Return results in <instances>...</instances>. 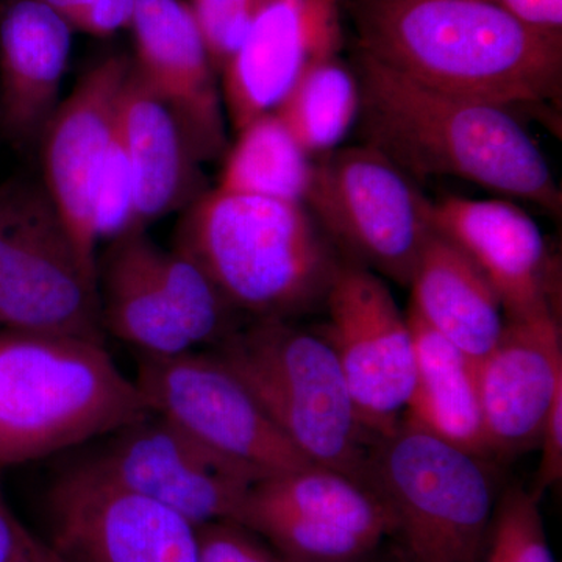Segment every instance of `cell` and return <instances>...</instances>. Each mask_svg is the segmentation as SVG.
Wrapping results in <instances>:
<instances>
[{"mask_svg":"<svg viewBox=\"0 0 562 562\" xmlns=\"http://www.w3.org/2000/svg\"><path fill=\"white\" fill-rule=\"evenodd\" d=\"M133 69L179 122L198 162L228 151L227 114L216 68L183 0H136Z\"/></svg>","mask_w":562,"mask_h":562,"instance_id":"16","label":"cell"},{"mask_svg":"<svg viewBox=\"0 0 562 562\" xmlns=\"http://www.w3.org/2000/svg\"><path fill=\"white\" fill-rule=\"evenodd\" d=\"M157 249L144 228L111 239L98 272L99 299L103 330L136 353L168 357L194 347L162 291L155 265Z\"/></svg>","mask_w":562,"mask_h":562,"instance_id":"22","label":"cell"},{"mask_svg":"<svg viewBox=\"0 0 562 562\" xmlns=\"http://www.w3.org/2000/svg\"><path fill=\"white\" fill-rule=\"evenodd\" d=\"M362 144L409 177H453L558 214L561 191L516 114L424 87L360 54Z\"/></svg>","mask_w":562,"mask_h":562,"instance_id":"2","label":"cell"},{"mask_svg":"<svg viewBox=\"0 0 562 562\" xmlns=\"http://www.w3.org/2000/svg\"><path fill=\"white\" fill-rule=\"evenodd\" d=\"M92 213L98 243L101 239L111 241L138 228L135 216V180L117 125L99 176Z\"/></svg>","mask_w":562,"mask_h":562,"instance_id":"28","label":"cell"},{"mask_svg":"<svg viewBox=\"0 0 562 562\" xmlns=\"http://www.w3.org/2000/svg\"><path fill=\"white\" fill-rule=\"evenodd\" d=\"M430 224L486 277L506 319L560 317L557 266L541 228L516 203L454 195L431 202Z\"/></svg>","mask_w":562,"mask_h":562,"instance_id":"17","label":"cell"},{"mask_svg":"<svg viewBox=\"0 0 562 562\" xmlns=\"http://www.w3.org/2000/svg\"><path fill=\"white\" fill-rule=\"evenodd\" d=\"M324 306L322 338L341 366L358 420L384 438L402 424L416 380L408 319L382 277L353 261L339 265Z\"/></svg>","mask_w":562,"mask_h":562,"instance_id":"11","label":"cell"},{"mask_svg":"<svg viewBox=\"0 0 562 562\" xmlns=\"http://www.w3.org/2000/svg\"><path fill=\"white\" fill-rule=\"evenodd\" d=\"M303 205L350 261L408 286L432 233L431 201L386 155L360 144L316 158Z\"/></svg>","mask_w":562,"mask_h":562,"instance_id":"8","label":"cell"},{"mask_svg":"<svg viewBox=\"0 0 562 562\" xmlns=\"http://www.w3.org/2000/svg\"><path fill=\"white\" fill-rule=\"evenodd\" d=\"M0 330L102 342L98 268L88 265L44 187H0Z\"/></svg>","mask_w":562,"mask_h":562,"instance_id":"7","label":"cell"},{"mask_svg":"<svg viewBox=\"0 0 562 562\" xmlns=\"http://www.w3.org/2000/svg\"><path fill=\"white\" fill-rule=\"evenodd\" d=\"M482 562H557L535 492L524 486L501 492Z\"/></svg>","mask_w":562,"mask_h":562,"instance_id":"27","label":"cell"},{"mask_svg":"<svg viewBox=\"0 0 562 562\" xmlns=\"http://www.w3.org/2000/svg\"><path fill=\"white\" fill-rule=\"evenodd\" d=\"M158 279L191 346H216L236 325L235 310L198 262L181 251L158 246Z\"/></svg>","mask_w":562,"mask_h":562,"instance_id":"26","label":"cell"},{"mask_svg":"<svg viewBox=\"0 0 562 562\" xmlns=\"http://www.w3.org/2000/svg\"><path fill=\"white\" fill-rule=\"evenodd\" d=\"M210 351L306 460L371 484L369 432L358 420L341 366L322 336L291 321L251 319Z\"/></svg>","mask_w":562,"mask_h":562,"instance_id":"5","label":"cell"},{"mask_svg":"<svg viewBox=\"0 0 562 562\" xmlns=\"http://www.w3.org/2000/svg\"><path fill=\"white\" fill-rule=\"evenodd\" d=\"M33 562H63L60 558L57 557L49 546L46 542L41 541V539H35V552H33Z\"/></svg>","mask_w":562,"mask_h":562,"instance_id":"35","label":"cell"},{"mask_svg":"<svg viewBox=\"0 0 562 562\" xmlns=\"http://www.w3.org/2000/svg\"><path fill=\"white\" fill-rule=\"evenodd\" d=\"M187 3L211 63L221 74L249 29L257 0H188Z\"/></svg>","mask_w":562,"mask_h":562,"instance_id":"29","label":"cell"},{"mask_svg":"<svg viewBox=\"0 0 562 562\" xmlns=\"http://www.w3.org/2000/svg\"><path fill=\"white\" fill-rule=\"evenodd\" d=\"M364 562H368V561H364Z\"/></svg>","mask_w":562,"mask_h":562,"instance_id":"36","label":"cell"},{"mask_svg":"<svg viewBox=\"0 0 562 562\" xmlns=\"http://www.w3.org/2000/svg\"><path fill=\"white\" fill-rule=\"evenodd\" d=\"M150 414L102 342L0 330V468L106 438Z\"/></svg>","mask_w":562,"mask_h":562,"instance_id":"4","label":"cell"},{"mask_svg":"<svg viewBox=\"0 0 562 562\" xmlns=\"http://www.w3.org/2000/svg\"><path fill=\"white\" fill-rule=\"evenodd\" d=\"M490 457L535 449L554 395L562 390L560 317L506 319L497 344L476 361Z\"/></svg>","mask_w":562,"mask_h":562,"instance_id":"18","label":"cell"},{"mask_svg":"<svg viewBox=\"0 0 562 562\" xmlns=\"http://www.w3.org/2000/svg\"><path fill=\"white\" fill-rule=\"evenodd\" d=\"M233 520L288 562H364L397 528L375 487L317 464L258 480Z\"/></svg>","mask_w":562,"mask_h":562,"instance_id":"9","label":"cell"},{"mask_svg":"<svg viewBox=\"0 0 562 562\" xmlns=\"http://www.w3.org/2000/svg\"><path fill=\"white\" fill-rule=\"evenodd\" d=\"M35 539L11 513L0 486V562H33Z\"/></svg>","mask_w":562,"mask_h":562,"instance_id":"33","label":"cell"},{"mask_svg":"<svg viewBox=\"0 0 562 562\" xmlns=\"http://www.w3.org/2000/svg\"><path fill=\"white\" fill-rule=\"evenodd\" d=\"M72 29L41 0L0 11V127L18 146L43 138L60 105Z\"/></svg>","mask_w":562,"mask_h":562,"instance_id":"19","label":"cell"},{"mask_svg":"<svg viewBox=\"0 0 562 562\" xmlns=\"http://www.w3.org/2000/svg\"><path fill=\"white\" fill-rule=\"evenodd\" d=\"M198 562H288L257 532L225 519L198 527Z\"/></svg>","mask_w":562,"mask_h":562,"instance_id":"30","label":"cell"},{"mask_svg":"<svg viewBox=\"0 0 562 562\" xmlns=\"http://www.w3.org/2000/svg\"><path fill=\"white\" fill-rule=\"evenodd\" d=\"M135 383L151 413L233 461L265 475L313 464L211 351L138 353Z\"/></svg>","mask_w":562,"mask_h":562,"instance_id":"10","label":"cell"},{"mask_svg":"<svg viewBox=\"0 0 562 562\" xmlns=\"http://www.w3.org/2000/svg\"><path fill=\"white\" fill-rule=\"evenodd\" d=\"M132 60L111 55L92 66L58 105L43 138L44 190L77 249L98 268L92 224L95 188L117 125Z\"/></svg>","mask_w":562,"mask_h":562,"instance_id":"15","label":"cell"},{"mask_svg":"<svg viewBox=\"0 0 562 562\" xmlns=\"http://www.w3.org/2000/svg\"><path fill=\"white\" fill-rule=\"evenodd\" d=\"M117 128L135 180L136 227L190 206L201 198L202 177L171 110L133 66L122 90Z\"/></svg>","mask_w":562,"mask_h":562,"instance_id":"20","label":"cell"},{"mask_svg":"<svg viewBox=\"0 0 562 562\" xmlns=\"http://www.w3.org/2000/svg\"><path fill=\"white\" fill-rule=\"evenodd\" d=\"M360 102L357 74L335 55L306 70L273 113L316 160L357 125Z\"/></svg>","mask_w":562,"mask_h":562,"instance_id":"25","label":"cell"},{"mask_svg":"<svg viewBox=\"0 0 562 562\" xmlns=\"http://www.w3.org/2000/svg\"><path fill=\"white\" fill-rule=\"evenodd\" d=\"M72 31L92 36L114 35L131 29L136 0H41Z\"/></svg>","mask_w":562,"mask_h":562,"instance_id":"31","label":"cell"},{"mask_svg":"<svg viewBox=\"0 0 562 562\" xmlns=\"http://www.w3.org/2000/svg\"><path fill=\"white\" fill-rule=\"evenodd\" d=\"M416 353V380L403 420L435 438L487 460L486 431L480 403L476 361L406 314Z\"/></svg>","mask_w":562,"mask_h":562,"instance_id":"23","label":"cell"},{"mask_svg":"<svg viewBox=\"0 0 562 562\" xmlns=\"http://www.w3.org/2000/svg\"><path fill=\"white\" fill-rule=\"evenodd\" d=\"M484 462L405 420L376 439L369 480L394 513L403 562H482L501 497Z\"/></svg>","mask_w":562,"mask_h":562,"instance_id":"6","label":"cell"},{"mask_svg":"<svg viewBox=\"0 0 562 562\" xmlns=\"http://www.w3.org/2000/svg\"><path fill=\"white\" fill-rule=\"evenodd\" d=\"M408 286L409 312L473 361L497 344L506 324L501 299L480 269L443 236L431 233Z\"/></svg>","mask_w":562,"mask_h":562,"instance_id":"21","label":"cell"},{"mask_svg":"<svg viewBox=\"0 0 562 562\" xmlns=\"http://www.w3.org/2000/svg\"><path fill=\"white\" fill-rule=\"evenodd\" d=\"M539 446H541V461L536 472L532 492L541 497L543 491L558 486L562 480V390L557 392L547 413Z\"/></svg>","mask_w":562,"mask_h":562,"instance_id":"32","label":"cell"},{"mask_svg":"<svg viewBox=\"0 0 562 562\" xmlns=\"http://www.w3.org/2000/svg\"><path fill=\"white\" fill-rule=\"evenodd\" d=\"M50 547L63 562H198V527L125 490L87 461L47 492Z\"/></svg>","mask_w":562,"mask_h":562,"instance_id":"12","label":"cell"},{"mask_svg":"<svg viewBox=\"0 0 562 562\" xmlns=\"http://www.w3.org/2000/svg\"><path fill=\"white\" fill-rule=\"evenodd\" d=\"M313 172L314 158L272 111L238 132V139L227 151L217 190L303 203Z\"/></svg>","mask_w":562,"mask_h":562,"instance_id":"24","label":"cell"},{"mask_svg":"<svg viewBox=\"0 0 562 562\" xmlns=\"http://www.w3.org/2000/svg\"><path fill=\"white\" fill-rule=\"evenodd\" d=\"M173 249L198 262L236 313L291 321L324 305L341 261L303 203L222 190L187 209Z\"/></svg>","mask_w":562,"mask_h":562,"instance_id":"3","label":"cell"},{"mask_svg":"<svg viewBox=\"0 0 562 562\" xmlns=\"http://www.w3.org/2000/svg\"><path fill=\"white\" fill-rule=\"evenodd\" d=\"M341 46L339 0H257L249 29L221 72L233 128L272 113L306 70Z\"/></svg>","mask_w":562,"mask_h":562,"instance_id":"14","label":"cell"},{"mask_svg":"<svg viewBox=\"0 0 562 562\" xmlns=\"http://www.w3.org/2000/svg\"><path fill=\"white\" fill-rule=\"evenodd\" d=\"M506 13L547 31H562V0H487Z\"/></svg>","mask_w":562,"mask_h":562,"instance_id":"34","label":"cell"},{"mask_svg":"<svg viewBox=\"0 0 562 562\" xmlns=\"http://www.w3.org/2000/svg\"><path fill=\"white\" fill-rule=\"evenodd\" d=\"M106 438L88 464L195 527L235 519L251 484L269 476L214 452L154 413Z\"/></svg>","mask_w":562,"mask_h":562,"instance_id":"13","label":"cell"},{"mask_svg":"<svg viewBox=\"0 0 562 562\" xmlns=\"http://www.w3.org/2000/svg\"><path fill=\"white\" fill-rule=\"evenodd\" d=\"M360 54L424 87L516 114L557 105L562 31L487 0H351Z\"/></svg>","mask_w":562,"mask_h":562,"instance_id":"1","label":"cell"}]
</instances>
